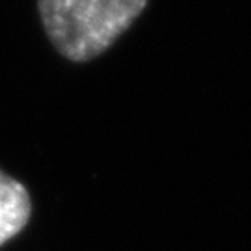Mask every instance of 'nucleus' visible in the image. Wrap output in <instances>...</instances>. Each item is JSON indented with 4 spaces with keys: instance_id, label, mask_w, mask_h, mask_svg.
<instances>
[{
    "instance_id": "nucleus-2",
    "label": "nucleus",
    "mask_w": 251,
    "mask_h": 251,
    "mask_svg": "<svg viewBox=\"0 0 251 251\" xmlns=\"http://www.w3.org/2000/svg\"><path fill=\"white\" fill-rule=\"evenodd\" d=\"M30 218V192L21 180L0 170V248L23 233Z\"/></svg>"
},
{
    "instance_id": "nucleus-1",
    "label": "nucleus",
    "mask_w": 251,
    "mask_h": 251,
    "mask_svg": "<svg viewBox=\"0 0 251 251\" xmlns=\"http://www.w3.org/2000/svg\"><path fill=\"white\" fill-rule=\"evenodd\" d=\"M147 4L149 0H37V11L56 52L73 63H86L106 52Z\"/></svg>"
}]
</instances>
